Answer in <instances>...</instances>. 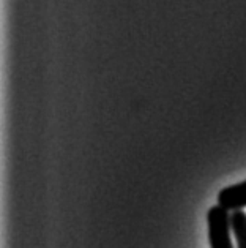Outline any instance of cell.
Masks as SVG:
<instances>
[{"label": "cell", "mask_w": 246, "mask_h": 248, "mask_svg": "<svg viewBox=\"0 0 246 248\" xmlns=\"http://www.w3.org/2000/svg\"><path fill=\"white\" fill-rule=\"evenodd\" d=\"M208 221V240L212 248H235L232 244V223L229 210L223 209L221 205L210 207L207 214Z\"/></svg>", "instance_id": "6da1fadb"}, {"label": "cell", "mask_w": 246, "mask_h": 248, "mask_svg": "<svg viewBox=\"0 0 246 248\" xmlns=\"http://www.w3.org/2000/svg\"><path fill=\"white\" fill-rule=\"evenodd\" d=\"M218 205L226 210H243L246 207V180L221 190L218 193Z\"/></svg>", "instance_id": "7a4b0ae2"}, {"label": "cell", "mask_w": 246, "mask_h": 248, "mask_svg": "<svg viewBox=\"0 0 246 248\" xmlns=\"http://www.w3.org/2000/svg\"><path fill=\"white\" fill-rule=\"evenodd\" d=\"M232 232L235 234L237 248H246V212L235 210L231 215Z\"/></svg>", "instance_id": "3957f363"}]
</instances>
